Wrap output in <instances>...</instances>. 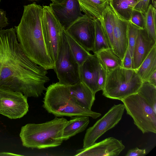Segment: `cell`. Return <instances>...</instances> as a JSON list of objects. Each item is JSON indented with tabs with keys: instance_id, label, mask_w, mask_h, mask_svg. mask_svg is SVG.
<instances>
[{
	"instance_id": "6da1fadb",
	"label": "cell",
	"mask_w": 156,
	"mask_h": 156,
	"mask_svg": "<svg viewBox=\"0 0 156 156\" xmlns=\"http://www.w3.org/2000/svg\"><path fill=\"white\" fill-rule=\"evenodd\" d=\"M47 73L25 54L14 28L0 30V88L38 98L46 90Z\"/></svg>"
},
{
	"instance_id": "7a4b0ae2",
	"label": "cell",
	"mask_w": 156,
	"mask_h": 156,
	"mask_svg": "<svg viewBox=\"0 0 156 156\" xmlns=\"http://www.w3.org/2000/svg\"><path fill=\"white\" fill-rule=\"evenodd\" d=\"M23 7L20 23L14 27L17 41L32 61L47 70L53 69L55 64L47 49L42 30L43 6L34 2Z\"/></svg>"
},
{
	"instance_id": "3957f363",
	"label": "cell",
	"mask_w": 156,
	"mask_h": 156,
	"mask_svg": "<svg viewBox=\"0 0 156 156\" xmlns=\"http://www.w3.org/2000/svg\"><path fill=\"white\" fill-rule=\"evenodd\" d=\"M68 121L56 117L41 124L28 123L21 128L20 136L23 145L42 149L58 146L62 143L64 128Z\"/></svg>"
},
{
	"instance_id": "277c9868",
	"label": "cell",
	"mask_w": 156,
	"mask_h": 156,
	"mask_svg": "<svg viewBox=\"0 0 156 156\" xmlns=\"http://www.w3.org/2000/svg\"><path fill=\"white\" fill-rule=\"evenodd\" d=\"M70 86L53 83L47 88L43 107L55 117L86 115L96 119L101 114L79 105L70 93Z\"/></svg>"
},
{
	"instance_id": "5b68a950",
	"label": "cell",
	"mask_w": 156,
	"mask_h": 156,
	"mask_svg": "<svg viewBox=\"0 0 156 156\" xmlns=\"http://www.w3.org/2000/svg\"><path fill=\"white\" fill-rule=\"evenodd\" d=\"M143 83L135 70L119 66L107 73L102 91L105 97L121 101L137 93Z\"/></svg>"
},
{
	"instance_id": "8992f818",
	"label": "cell",
	"mask_w": 156,
	"mask_h": 156,
	"mask_svg": "<svg viewBox=\"0 0 156 156\" xmlns=\"http://www.w3.org/2000/svg\"><path fill=\"white\" fill-rule=\"evenodd\" d=\"M128 115L142 133H156V113L147 102L137 93L122 100Z\"/></svg>"
},
{
	"instance_id": "52a82bcc",
	"label": "cell",
	"mask_w": 156,
	"mask_h": 156,
	"mask_svg": "<svg viewBox=\"0 0 156 156\" xmlns=\"http://www.w3.org/2000/svg\"><path fill=\"white\" fill-rule=\"evenodd\" d=\"M53 69L60 84L72 86L80 81V66L72 53L63 29L61 44Z\"/></svg>"
},
{
	"instance_id": "ba28073f",
	"label": "cell",
	"mask_w": 156,
	"mask_h": 156,
	"mask_svg": "<svg viewBox=\"0 0 156 156\" xmlns=\"http://www.w3.org/2000/svg\"><path fill=\"white\" fill-rule=\"evenodd\" d=\"M43 6V36L48 53L55 64L62 43L63 29L50 6Z\"/></svg>"
},
{
	"instance_id": "9c48e42d",
	"label": "cell",
	"mask_w": 156,
	"mask_h": 156,
	"mask_svg": "<svg viewBox=\"0 0 156 156\" xmlns=\"http://www.w3.org/2000/svg\"><path fill=\"white\" fill-rule=\"evenodd\" d=\"M123 104L114 105L101 119L87 130L83 148L90 146L108 130L115 126L122 118L125 110Z\"/></svg>"
},
{
	"instance_id": "30bf717a",
	"label": "cell",
	"mask_w": 156,
	"mask_h": 156,
	"mask_svg": "<svg viewBox=\"0 0 156 156\" xmlns=\"http://www.w3.org/2000/svg\"><path fill=\"white\" fill-rule=\"evenodd\" d=\"M27 98L20 92L0 88V114L10 119L23 117L29 110Z\"/></svg>"
},
{
	"instance_id": "8fae6325",
	"label": "cell",
	"mask_w": 156,
	"mask_h": 156,
	"mask_svg": "<svg viewBox=\"0 0 156 156\" xmlns=\"http://www.w3.org/2000/svg\"><path fill=\"white\" fill-rule=\"evenodd\" d=\"M66 30L87 51L90 52L93 51L95 36L94 20L85 14L83 15L76 20Z\"/></svg>"
},
{
	"instance_id": "7c38bea8",
	"label": "cell",
	"mask_w": 156,
	"mask_h": 156,
	"mask_svg": "<svg viewBox=\"0 0 156 156\" xmlns=\"http://www.w3.org/2000/svg\"><path fill=\"white\" fill-rule=\"evenodd\" d=\"M49 6L63 29L66 30L83 15L78 0H63L60 3L52 2Z\"/></svg>"
},
{
	"instance_id": "4fadbf2b",
	"label": "cell",
	"mask_w": 156,
	"mask_h": 156,
	"mask_svg": "<svg viewBox=\"0 0 156 156\" xmlns=\"http://www.w3.org/2000/svg\"><path fill=\"white\" fill-rule=\"evenodd\" d=\"M122 141L108 137L90 147L77 150L74 156H117L124 149Z\"/></svg>"
},
{
	"instance_id": "5bb4252c",
	"label": "cell",
	"mask_w": 156,
	"mask_h": 156,
	"mask_svg": "<svg viewBox=\"0 0 156 156\" xmlns=\"http://www.w3.org/2000/svg\"><path fill=\"white\" fill-rule=\"evenodd\" d=\"M100 64L96 55L90 54L80 66V81L95 94L99 90L98 78Z\"/></svg>"
},
{
	"instance_id": "9a60e30c",
	"label": "cell",
	"mask_w": 156,
	"mask_h": 156,
	"mask_svg": "<svg viewBox=\"0 0 156 156\" xmlns=\"http://www.w3.org/2000/svg\"><path fill=\"white\" fill-rule=\"evenodd\" d=\"M156 44V41L150 38L145 28L139 29L133 51V69L138 68Z\"/></svg>"
},
{
	"instance_id": "2e32d148",
	"label": "cell",
	"mask_w": 156,
	"mask_h": 156,
	"mask_svg": "<svg viewBox=\"0 0 156 156\" xmlns=\"http://www.w3.org/2000/svg\"><path fill=\"white\" fill-rule=\"evenodd\" d=\"M129 23V21L120 19L115 14L112 49L122 60L128 47Z\"/></svg>"
},
{
	"instance_id": "e0dca14e",
	"label": "cell",
	"mask_w": 156,
	"mask_h": 156,
	"mask_svg": "<svg viewBox=\"0 0 156 156\" xmlns=\"http://www.w3.org/2000/svg\"><path fill=\"white\" fill-rule=\"evenodd\" d=\"M70 91L77 103L82 107L91 110L95 99V94L85 84L80 81L70 86Z\"/></svg>"
},
{
	"instance_id": "ac0fdd59",
	"label": "cell",
	"mask_w": 156,
	"mask_h": 156,
	"mask_svg": "<svg viewBox=\"0 0 156 156\" xmlns=\"http://www.w3.org/2000/svg\"><path fill=\"white\" fill-rule=\"evenodd\" d=\"M81 10L94 20H101L109 6L108 0H78Z\"/></svg>"
},
{
	"instance_id": "d6986e66",
	"label": "cell",
	"mask_w": 156,
	"mask_h": 156,
	"mask_svg": "<svg viewBox=\"0 0 156 156\" xmlns=\"http://www.w3.org/2000/svg\"><path fill=\"white\" fill-rule=\"evenodd\" d=\"M89 117L83 115L71 117L63 129V141L67 140L77 134L84 131L89 123Z\"/></svg>"
},
{
	"instance_id": "ffe728a7",
	"label": "cell",
	"mask_w": 156,
	"mask_h": 156,
	"mask_svg": "<svg viewBox=\"0 0 156 156\" xmlns=\"http://www.w3.org/2000/svg\"><path fill=\"white\" fill-rule=\"evenodd\" d=\"M140 0H112L109 5L115 14L120 19L129 21L132 12Z\"/></svg>"
},
{
	"instance_id": "44dd1931",
	"label": "cell",
	"mask_w": 156,
	"mask_h": 156,
	"mask_svg": "<svg viewBox=\"0 0 156 156\" xmlns=\"http://www.w3.org/2000/svg\"><path fill=\"white\" fill-rule=\"evenodd\" d=\"M94 54L107 73L121 65L122 60L112 48L104 49Z\"/></svg>"
},
{
	"instance_id": "7402d4cb",
	"label": "cell",
	"mask_w": 156,
	"mask_h": 156,
	"mask_svg": "<svg viewBox=\"0 0 156 156\" xmlns=\"http://www.w3.org/2000/svg\"><path fill=\"white\" fill-rule=\"evenodd\" d=\"M135 70L143 82L147 81L149 76L156 70V44Z\"/></svg>"
},
{
	"instance_id": "603a6c76",
	"label": "cell",
	"mask_w": 156,
	"mask_h": 156,
	"mask_svg": "<svg viewBox=\"0 0 156 156\" xmlns=\"http://www.w3.org/2000/svg\"><path fill=\"white\" fill-rule=\"evenodd\" d=\"M94 20L95 36L94 48L92 51L94 53L104 49L111 48L100 20L98 19Z\"/></svg>"
},
{
	"instance_id": "cb8c5ba5",
	"label": "cell",
	"mask_w": 156,
	"mask_h": 156,
	"mask_svg": "<svg viewBox=\"0 0 156 156\" xmlns=\"http://www.w3.org/2000/svg\"><path fill=\"white\" fill-rule=\"evenodd\" d=\"M114 20L115 13L109 6L100 21L112 49L113 45Z\"/></svg>"
},
{
	"instance_id": "d4e9b609",
	"label": "cell",
	"mask_w": 156,
	"mask_h": 156,
	"mask_svg": "<svg viewBox=\"0 0 156 156\" xmlns=\"http://www.w3.org/2000/svg\"><path fill=\"white\" fill-rule=\"evenodd\" d=\"M63 31L72 53L80 66L91 54L76 42L66 30L63 29Z\"/></svg>"
},
{
	"instance_id": "484cf974",
	"label": "cell",
	"mask_w": 156,
	"mask_h": 156,
	"mask_svg": "<svg viewBox=\"0 0 156 156\" xmlns=\"http://www.w3.org/2000/svg\"><path fill=\"white\" fill-rule=\"evenodd\" d=\"M137 93L147 102L156 113V87L147 81H144Z\"/></svg>"
},
{
	"instance_id": "4316f807",
	"label": "cell",
	"mask_w": 156,
	"mask_h": 156,
	"mask_svg": "<svg viewBox=\"0 0 156 156\" xmlns=\"http://www.w3.org/2000/svg\"><path fill=\"white\" fill-rule=\"evenodd\" d=\"M144 16L145 28L150 38L156 41V8L150 5Z\"/></svg>"
},
{
	"instance_id": "83f0119b",
	"label": "cell",
	"mask_w": 156,
	"mask_h": 156,
	"mask_svg": "<svg viewBox=\"0 0 156 156\" xmlns=\"http://www.w3.org/2000/svg\"><path fill=\"white\" fill-rule=\"evenodd\" d=\"M140 29L129 22L128 31V48L132 58L133 51Z\"/></svg>"
},
{
	"instance_id": "f1b7e54d",
	"label": "cell",
	"mask_w": 156,
	"mask_h": 156,
	"mask_svg": "<svg viewBox=\"0 0 156 156\" xmlns=\"http://www.w3.org/2000/svg\"><path fill=\"white\" fill-rule=\"evenodd\" d=\"M138 28L144 29L145 28L144 14L140 11L133 9L129 21Z\"/></svg>"
},
{
	"instance_id": "f546056e",
	"label": "cell",
	"mask_w": 156,
	"mask_h": 156,
	"mask_svg": "<svg viewBox=\"0 0 156 156\" xmlns=\"http://www.w3.org/2000/svg\"><path fill=\"white\" fill-rule=\"evenodd\" d=\"M107 76L106 71L100 64L98 78V83L99 90H102L103 88L106 81Z\"/></svg>"
},
{
	"instance_id": "4dcf8cb0",
	"label": "cell",
	"mask_w": 156,
	"mask_h": 156,
	"mask_svg": "<svg viewBox=\"0 0 156 156\" xmlns=\"http://www.w3.org/2000/svg\"><path fill=\"white\" fill-rule=\"evenodd\" d=\"M121 67L126 69H132V58L128 47L126 51L122 60Z\"/></svg>"
},
{
	"instance_id": "1f68e13d",
	"label": "cell",
	"mask_w": 156,
	"mask_h": 156,
	"mask_svg": "<svg viewBox=\"0 0 156 156\" xmlns=\"http://www.w3.org/2000/svg\"><path fill=\"white\" fill-rule=\"evenodd\" d=\"M150 0H140L134 9L139 10L145 14L149 6Z\"/></svg>"
},
{
	"instance_id": "d6a6232c",
	"label": "cell",
	"mask_w": 156,
	"mask_h": 156,
	"mask_svg": "<svg viewBox=\"0 0 156 156\" xmlns=\"http://www.w3.org/2000/svg\"><path fill=\"white\" fill-rule=\"evenodd\" d=\"M147 154L145 149H140L137 147L129 150L126 156H144Z\"/></svg>"
},
{
	"instance_id": "836d02e7",
	"label": "cell",
	"mask_w": 156,
	"mask_h": 156,
	"mask_svg": "<svg viewBox=\"0 0 156 156\" xmlns=\"http://www.w3.org/2000/svg\"><path fill=\"white\" fill-rule=\"evenodd\" d=\"M8 19L6 16V12L0 9V30L8 25Z\"/></svg>"
},
{
	"instance_id": "e575fe53",
	"label": "cell",
	"mask_w": 156,
	"mask_h": 156,
	"mask_svg": "<svg viewBox=\"0 0 156 156\" xmlns=\"http://www.w3.org/2000/svg\"><path fill=\"white\" fill-rule=\"evenodd\" d=\"M147 81L151 84L156 87V70L149 76Z\"/></svg>"
},
{
	"instance_id": "d590c367",
	"label": "cell",
	"mask_w": 156,
	"mask_h": 156,
	"mask_svg": "<svg viewBox=\"0 0 156 156\" xmlns=\"http://www.w3.org/2000/svg\"><path fill=\"white\" fill-rule=\"evenodd\" d=\"M22 156V155L6 152H0V156Z\"/></svg>"
},
{
	"instance_id": "8d00e7d4",
	"label": "cell",
	"mask_w": 156,
	"mask_h": 156,
	"mask_svg": "<svg viewBox=\"0 0 156 156\" xmlns=\"http://www.w3.org/2000/svg\"><path fill=\"white\" fill-rule=\"evenodd\" d=\"M49 0L51 1L52 2L60 3L63 0Z\"/></svg>"
},
{
	"instance_id": "74e56055",
	"label": "cell",
	"mask_w": 156,
	"mask_h": 156,
	"mask_svg": "<svg viewBox=\"0 0 156 156\" xmlns=\"http://www.w3.org/2000/svg\"><path fill=\"white\" fill-rule=\"evenodd\" d=\"M153 6L155 8H156V0H151Z\"/></svg>"
},
{
	"instance_id": "f35d334b",
	"label": "cell",
	"mask_w": 156,
	"mask_h": 156,
	"mask_svg": "<svg viewBox=\"0 0 156 156\" xmlns=\"http://www.w3.org/2000/svg\"><path fill=\"white\" fill-rule=\"evenodd\" d=\"M108 0V2H110L112 0Z\"/></svg>"
},
{
	"instance_id": "ab89813d",
	"label": "cell",
	"mask_w": 156,
	"mask_h": 156,
	"mask_svg": "<svg viewBox=\"0 0 156 156\" xmlns=\"http://www.w3.org/2000/svg\"></svg>"
},
{
	"instance_id": "60d3db41",
	"label": "cell",
	"mask_w": 156,
	"mask_h": 156,
	"mask_svg": "<svg viewBox=\"0 0 156 156\" xmlns=\"http://www.w3.org/2000/svg\"></svg>"
}]
</instances>
